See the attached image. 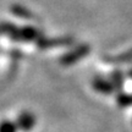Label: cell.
I'll list each match as a JSON object with an SVG mask.
<instances>
[{
    "mask_svg": "<svg viewBox=\"0 0 132 132\" xmlns=\"http://www.w3.org/2000/svg\"><path fill=\"white\" fill-rule=\"evenodd\" d=\"M20 121H21L20 125H21L23 128H28V127L32 126V118H31L29 115H24V116H22Z\"/></svg>",
    "mask_w": 132,
    "mask_h": 132,
    "instance_id": "6da1fadb",
    "label": "cell"
},
{
    "mask_svg": "<svg viewBox=\"0 0 132 132\" xmlns=\"http://www.w3.org/2000/svg\"><path fill=\"white\" fill-rule=\"evenodd\" d=\"M0 132H14V126L10 125V123H5V125L1 126Z\"/></svg>",
    "mask_w": 132,
    "mask_h": 132,
    "instance_id": "7a4b0ae2",
    "label": "cell"
}]
</instances>
